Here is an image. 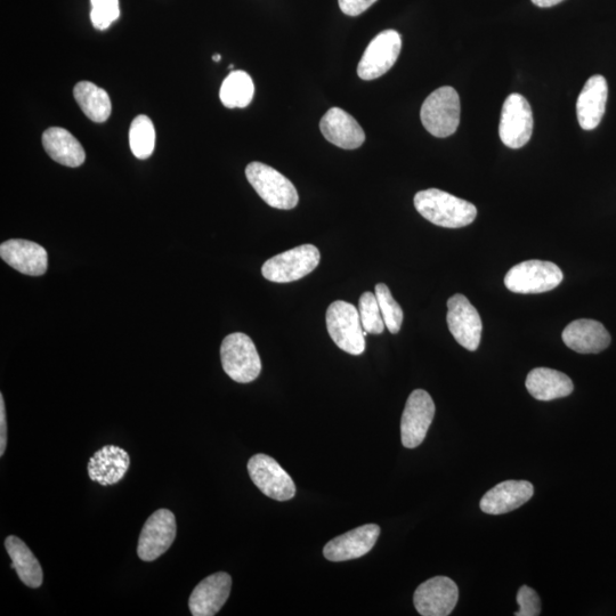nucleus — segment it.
<instances>
[{"instance_id":"f257e3e1","label":"nucleus","mask_w":616,"mask_h":616,"mask_svg":"<svg viewBox=\"0 0 616 616\" xmlns=\"http://www.w3.org/2000/svg\"><path fill=\"white\" fill-rule=\"evenodd\" d=\"M417 212L441 228H465L476 220L477 209L470 202L439 189L420 191L415 196Z\"/></svg>"},{"instance_id":"f03ea898","label":"nucleus","mask_w":616,"mask_h":616,"mask_svg":"<svg viewBox=\"0 0 616 616\" xmlns=\"http://www.w3.org/2000/svg\"><path fill=\"white\" fill-rule=\"evenodd\" d=\"M460 111V99L456 89L444 86L427 97L420 111L421 123L428 133L444 139L457 132Z\"/></svg>"},{"instance_id":"7ed1b4c3","label":"nucleus","mask_w":616,"mask_h":616,"mask_svg":"<svg viewBox=\"0 0 616 616\" xmlns=\"http://www.w3.org/2000/svg\"><path fill=\"white\" fill-rule=\"evenodd\" d=\"M222 367L234 382L248 384L261 375L262 361L251 338L235 332L223 340L221 346Z\"/></svg>"},{"instance_id":"20e7f679","label":"nucleus","mask_w":616,"mask_h":616,"mask_svg":"<svg viewBox=\"0 0 616 616\" xmlns=\"http://www.w3.org/2000/svg\"><path fill=\"white\" fill-rule=\"evenodd\" d=\"M246 177L258 196L272 208L291 210L298 205L295 185L277 169L262 162H251L246 168Z\"/></svg>"},{"instance_id":"39448f33","label":"nucleus","mask_w":616,"mask_h":616,"mask_svg":"<svg viewBox=\"0 0 616 616\" xmlns=\"http://www.w3.org/2000/svg\"><path fill=\"white\" fill-rule=\"evenodd\" d=\"M326 321L329 335L340 350L352 355L366 351L359 308L344 301L334 302L328 308Z\"/></svg>"},{"instance_id":"423d86ee","label":"nucleus","mask_w":616,"mask_h":616,"mask_svg":"<svg viewBox=\"0 0 616 616\" xmlns=\"http://www.w3.org/2000/svg\"><path fill=\"white\" fill-rule=\"evenodd\" d=\"M564 275L551 262L526 261L515 265L505 277V286L515 294H542L561 285Z\"/></svg>"},{"instance_id":"0eeeda50","label":"nucleus","mask_w":616,"mask_h":616,"mask_svg":"<svg viewBox=\"0 0 616 616\" xmlns=\"http://www.w3.org/2000/svg\"><path fill=\"white\" fill-rule=\"evenodd\" d=\"M320 250L313 245H302L272 257L262 267L266 280L289 283L301 280L319 266Z\"/></svg>"},{"instance_id":"6e6552de","label":"nucleus","mask_w":616,"mask_h":616,"mask_svg":"<svg viewBox=\"0 0 616 616\" xmlns=\"http://www.w3.org/2000/svg\"><path fill=\"white\" fill-rule=\"evenodd\" d=\"M532 133L530 103L520 94L509 95L501 111L499 135L502 143L510 149H521L531 140Z\"/></svg>"},{"instance_id":"1a4fd4ad","label":"nucleus","mask_w":616,"mask_h":616,"mask_svg":"<svg viewBox=\"0 0 616 616\" xmlns=\"http://www.w3.org/2000/svg\"><path fill=\"white\" fill-rule=\"evenodd\" d=\"M248 472L251 481L266 497L278 501L293 499L296 485L279 462L266 455H256L248 462Z\"/></svg>"},{"instance_id":"9d476101","label":"nucleus","mask_w":616,"mask_h":616,"mask_svg":"<svg viewBox=\"0 0 616 616\" xmlns=\"http://www.w3.org/2000/svg\"><path fill=\"white\" fill-rule=\"evenodd\" d=\"M434 416L432 396L424 389L413 391L405 404L401 421V439L405 448L415 449L424 442Z\"/></svg>"},{"instance_id":"9b49d317","label":"nucleus","mask_w":616,"mask_h":616,"mask_svg":"<svg viewBox=\"0 0 616 616\" xmlns=\"http://www.w3.org/2000/svg\"><path fill=\"white\" fill-rule=\"evenodd\" d=\"M177 534L175 515L168 509H159L145 522L137 555L144 562L156 561L172 547Z\"/></svg>"},{"instance_id":"f8f14e48","label":"nucleus","mask_w":616,"mask_h":616,"mask_svg":"<svg viewBox=\"0 0 616 616\" xmlns=\"http://www.w3.org/2000/svg\"><path fill=\"white\" fill-rule=\"evenodd\" d=\"M402 38L395 30H385L371 40L358 67L363 80H375L387 74L399 59Z\"/></svg>"},{"instance_id":"ddd939ff","label":"nucleus","mask_w":616,"mask_h":616,"mask_svg":"<svg viewBox=\"0 0 616 616\" xmlns=\"http://www.w3.org/2000/svg\"><path fill=\"white\" fill-rule=\"evenodd\" d=\"M447 321L457 342L470 352L480 346L483 324L480 313L464 295L457 294L448 301Z\"/></svg>"},{"instance_id":"4468645a","label":"nucleus","mask_w":616,"mask_h":616,"mask_svg":"<svg viewBox=\"0 0 616 616\" xmlns=\"http://www.w3.org/2000/svg\"><path fill=\"white\" fill-rule=\"evenodd\" d=\"M456 582L447 577H435L417 588L413 596L416 610L423 616H448L458 603Z\"/></svg>"},{"instance_id":"2eb2a0df","label":"nucleus","mask_w":616,"mask_h":616,"mask_svg":"<svg viewBox=\"0 0 616 616\" xmlns=\"http://www.w3.org/2000/svg\"><path fill=\"white\" fill-rule=\"evenodd\" d=\"M380 536L376 524L360 526L350 532L330 540L323 549V555L330 562H345L370 553Z\"/></svg>"},{"instance_id":"dca6fc26","label":"nucleus","mask_w":616,"mask_h":616,"mask_svg":"<svg viewBox=\"0 0 616 616\" xmlns=\"http://www.w3.org/2000/svg\"><path fill=\"white\" fill-rule=\"evenodd\" d=\"M232 588L231 575L218 572L209 575L194 588L189 599L193 616H214L228 601Z\"/></svg>"},{"instance_id":"f3484780","label":"nucleus","mask_w":616,"mask_h":616,"mask_svg":"<svg viewBox=\"0 0 616 616\" xmlns=\"http://www.w3.org/2000/svg\"><path fill=\"white\" fill-rule=\"evenodd\" d=\"M0 257L14 270L31 277H40L47 271L48 255L38 243L13 239L0 246Z\"/></svg>"},{"instance_id":"a211bd4d","label":"nucleus","mask_w":616,"mask_h":616,"mask_svg":"<svg viewBox=\"0 0 616 616\" xmlns=\"http://www.w3.org/2000/svg\"><path fill=\"white\" fill-rule=\"evenodd\" d=\"M324 139L344 150H355L366 141L362 127L351 115L340 108H331L320 121Z\"/></svg>"},{"instance_id":"6ab92c4d","label":"nucleus","mask_w":616,"mask_h":616,"mask_svg":"<svg viewBox=\"0 0 616 616\" xmlns=\"http://www.w3.org/2000/svg\"><path fill=\"white\" fill-rule=\"evenodd\" d=\"M563 342L580 354H597L611 344L610 332L601 322L589 319L575 320L563 331Z\"/></svg>"},{"instance_id":"aec40b11","label":"nucleus","mask_w":616,"mask_h":616,"mask_svg":"<svg viewBox=\"0 0 616 616\" xmlns=\"http://www.w3.org/2000/svg\"><path fill=\"white\" fill-rule=\"evenodd\" d=\"M131 466V457L116 445H105L89 459L88 476L103 486L115 485L125 477Z\"/></svg>"},{"instance_id":"412c9836","label":"nucleus","mask_w":616,"mask_h":616,"mask_svg":"<svg viewBox=\"0 0 616 616\" xmlns=\"http://www.w3.org/2000/svg\"><path fill=\"white\" fill-rule=\"evenodd\" d=\"M533 493V485L528 481H506L486 492L480 506L485 514H507L531 500Z\"/></svg>"},{"instance_id":"4be33fe9","label":"nucleus","mask_w":616,"mask_h":616,"mask_svg":"<svg viewBox=\"0 0 616 616\" xmlns=\"http://www.w3.org/2000/svg\"><path fill=\"white\" fill-rule=\"evenodd\" d=\"M609 86L603 76H593L588 79L577 103L579 124L585 131H593L603 119Z\"/></svg>"},{"instance_id":"5701e85b","label":"nucleus","mask_w":616,"mask_h":616,"mask_svg":"<svg viewBox=\"0 0 616 616\" xmlns=\"http://www.w3.org/2000/svg\"><path fill=\"white\" fill-rule=\"evenodd\" d=\"M525 386L534 399L545 402L569 396L574 389L569 376L549 368H537L530 371Z\"/></svg>"},{"instance_id":"b1692460","label":"nucleus","mask_w":616,"mask_h":616,"mask_svg":"<svg viewBox=\"0 0 616 616\" xmlns=\"http://www.w3.org/2000/svg\"><path fill=\"white\" fill-rule=\"evenodd\" d=\"M43 147L48 156L63 166L77 168L86 159L83 145L64 128H48L43 134Z\"/></svg>"},{"instance_id":"393cba45","label":"nucleus","mask_w":616,"mask_h":616,"mask_svg":"<svg viewBox=\"0 0 616 616\" xmlns=\"http://www.w3.org/2000/svg\"><path fill=\"white\" fill-rule=\"evenodd\" d=\"M5 548L12 559V567L18 573L23 585L34 589L42 586L44 581L42 565L26 543L18 537L10 536L5 540Z\"/></svg>"},{"instance_id":"a878e982","label":"nucleus","mask_w":616,"mask_h":616,"mask_svg":"<svg viewBox=\"0 0 616 616\" xmlns=\"http://www.w3.org/2000/svg\"><path fill=\"white\" fill-rule=\"evenodd\" d=\"M75 100L85 116L94 123L102 124L111 115L112 105L107 92L89 81H80L74 89Z\"/></svg>"},{"instance_id":"bb28decb","label":"nucleus","mask_w":616,"mask_h":616,"mask_svg":"<svg viewBox=\"0 0 616 616\" xmlns=\"http://www.w3.org/2000/svg\"><path fill=\"white\" fill-rule=\"evenodd\" d=\"M254 81L245 71H232L223 81L220 99L226 108H247L253 101Z\"/></svg>"},{"instance_id":"cd10ccee","label":"nucleus","mask_w":616,"mask_h":616,"mask_svg":"<svg viewBox=\"0 0 616 616\" xmlns=\"http://www.w3.org/2000/svg\"><path fill=\"white\" fill-rule=\"evenodd\" d=\"M129 145L137 159L145 160L152 156L156 145V131L151 119L147 116H137L129 129Z\"/></svg>"},{"instance_id":"c85d7f7f","label":"nucleus","mask_w":616,"mask_h":616,"mask_svg":"<svg viewBox=\"0 0 616 616\" xmlns=\"http://www.w3.org/2000/svg\"><path fill=\"white\" fill-rule=\"evenodd\" d=\"M375 290L386 328L393 335L399 334L404 318L401 306L395 301L391 290L385 283H378Z\"/></svg>"},{"instance_id":"c756f323","label":"nucleus","mask_w":616,"mask_h":616,"mask_svg":"<svg viewBox=\"0 0 616 616\" xmlns=\"http://www.w3.org/2000/svg\"><path fill=\"white\" fill-rule=\"evenodd\" d=\"M359 313L364 331L371 335L383 334L386 326L376 294L371 291L364 293L359 302Z\"/></svg>"},{"instance_id":"7c9ffc66","label":"nucleus","mask_w":616,"mask_h":616,"mask_svg":"<svg viewBox=\"0 0 616 616\" xmlns=\"http://www.w3.org/2000/svg\"><path fill=\"white\" fill-rule=\"evenodd\" d=\"M91 20L97 30H107L120 16L119 0H91Z\"/></svg>"},{"instance_id":"2f4dec72","label":"nucleus","mask_w":616,"mask_h":616,"mask_svg":"<svg viewBox=\"0 0 616 616\" xmlns=\"http://www.w3.org/2000/svg\"><path fill=\"white\" fill-rule=\"evenodd\" d=\"M517 604L520 610L515 613L516 616H538L541 613V601L537 591L523 586L518 590Z\"/></svg>"},{"instance_id":"473e14b6","label":"nucleus","mask_w":616,"mask_h":616,"mask_svg":"<svg viewBox=\"0 0 616 616\" xmlns=\"http://www.w3.org/2000/svg\"><path fill=\"white\" fill-rule=\"evenodd\" d=\"M376 2L377 0H338L340 10L348 16H359Z\"/></svg>"},{"instance_id":"72a5a7b5","label":"nucleus","mask_w":616,"mask_h":616,"mask_svg":"<svg viewBox=\"0 0 616 616\" xmlns=\"http://www.w3.org/2000/svg\"><path fill=\"white\" fill-rule=\"evenodd\" d=\"M7 447V420L5 410V400L0 394V457L4 456Z\"/></svg>"},{"instance_id":"f704fd0d","label":"nucleus","mask_w":616,"mask_h":616,"mask_svg":"<svg viewBox=\"0 0 616 616\" xmlns=\"http://www.w3.org/2000/svg\"><path fill=\"white\" fill-rule=\"evenodd\" d=\"M563 0H532V3L538 7H542V8H546V7H553L555 5H558L559 3H562Z\"/></svg>"},{"instance_id":"c9c22d12","label":"nucleus","mask_w":616,"mask_h":616,"mask_svg":"<svg viewBox=\"0 0 616 616\" xmlns=\"http://www.w3.org/2000/svg\"><path fill=\"white\" fill-rule=\"evenodd\" d=\"M213 59H214L215 62H220L221 61V55L220 54L214 55Z\"/></svg>"}]
</instances>
